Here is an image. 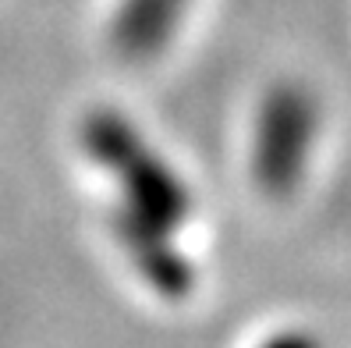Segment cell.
<instances>
[{
    "label": "cell",
    "instance_id": "1",
    "mask_svg": "<svg viewBox=\"0 0 351 348\" xmlns=\"http://www.w3.org/2000/svg\"><path fill=\"white\" fill-rule=\"evenodd\" d=\"M78 142L89 163L114 178L117 202L110 228L132 267L160 295L181 299L192 288V263L174 238L192 220V192L184 178L149 146L135 121L110 107H96L82 117Z\"/></svg>",
    "mask_w": 351,
    "mask_h": 348
},
{
    "label": "cell",
    "instance_id": "4",
    "mask_svg": "<svg viewBox=\"0 0 351 348\" xmlns=\"http://www.w3.org/2000/svg\"><path fill=\"white\" fill-rule=\"evenodd\" d=\"M263 348H313V341L302 338V334H280L274 341H266Z\"/></svg>",
    "mask_w": 351,
    "mask_h": 348
},
{
    "label": "cell",
    "instance_id": "2",
    "mask_svg": "<svg viewBox=\"0 0 351 348\" xmlns=\"http://www.w3.org/2000/svg\"><path fill=\"white\" fill-rule=\"evenodd\" d=\"M313 128L316 114L308 93H302L298 86H277L266 93L252 132V171L266 192L280 196L298 181Z\"/></svg>",
    "mask_w": 351,
    "mask_h": 348
},
{
    "label": "cell",
    "instance_id": "3",
    "mask_svg": "<svg viewBox=\"0 0 351 348\" xmlns=\"http://www.w3.org/2000/svg\"><path fill=\"white\" fill-rule=\"evenodd\" d=\"M192 0H121L110 18V47L125 60H153L171 47Z\"/></svg>",
    "mask_w": 351,
    "mask_h": 348
}]
</instances>
